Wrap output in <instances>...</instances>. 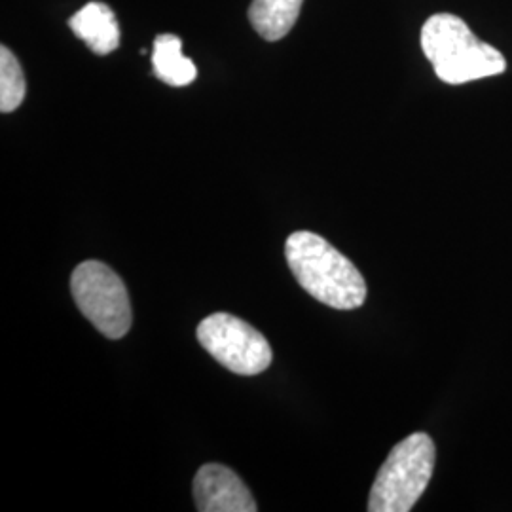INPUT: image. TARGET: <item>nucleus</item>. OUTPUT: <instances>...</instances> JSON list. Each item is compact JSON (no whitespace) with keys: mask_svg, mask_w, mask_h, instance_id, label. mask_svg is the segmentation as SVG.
<instances>
[{"mask_svg":"<svg viewBox=\"0 0 512 512\" xmlns=\"http://www.w3.org/2000/svg\"><path fill=\"white\" fill-rule=\"evenodd\" d=\"M304 0H253L249 21L268 42L287 37L300 16Z\"/></svg>","mask_w":512,"mask_h":512,"instance_id":"9","label":"nucleus"},{"mask_svg":"<svg viewBox=\"0 0 512 512\" xmlns=\"http://www.w3.org/2000/svg\"><path fill=\"white\" fill-rule=\"evenodd\" d=\"M435 458V442L427 433H414L401 440L378 471L370 490L368 511H412L431 482Z\"/></svg>","mask_w":512,"mask_h":512,"instance_id":"3","label":"nucleus"},{"mask_svg":"<svg viewBox=\"0 0 512 512\" xmlns=\"http://www.w3.org/2000/svg\"><path fill=\"white\" fill-rule=\"evenodd\" d=\"M202 348L239 376H256L272 365V348L264 334L230 313H213L198 327Z\"/></svg>","mask_w":512,"mask_h":512,"instance_id":"5","label":"nucleus"},{"mask_svg":"<svg viewBox=\"0 0 512 512\" xmlns=\"http://www.w3.org/2000/svg\"><path fill=\"white\" fill-rule=\"evenodd\" d=\"M194 499L202 512H256L249 488L232 469L207 463L194 478Z\"/></svg>","mask_w":512,"mask_h":512,"instance_id":"6","label":"nucleus"},{"mask_svg":"<svg viewBox=\"0 0 512 512\" xmlns=\"http://www.w3.org/2000/svg\"><path fill=\"white\" fill-rule=\"evenodd\" d=\"M74 302L95 329L120 340L131 329V302L124 281L99 260H86L71 277Z\"/></svg>","mask_w":512,"mask_h":512,"instance_id":"4","label":"nucleus"},{"mask_svg":"<svg viewBox=\"0 0 512 512\" xmlns=\"http://www.w3.org/2000/svg\"><path fill=\"white\" fill-rule=\"evenodd\" d=\"M154 74L173 88H183L196 80L198 69L192 59L184 57L183 40L175 35H158L152 52Z\"/></svg>","mask_w":512,"mask_h":512,"instance_id":"8","label":"nucleus"},{"mask_svg":"<svg viewBox=\"0 0 512 512\" xmlns=\"http://www.w3.org/2000/svg\"><path fill=\"white\" fill-rule=\"evenodd\" d=\"M421 50L442 82L459 86L505 73L507 59L495 46L475 37L454 14H435L421 29Z\"/></svg>","mask_w":512,"mask_h":512,"instance_id":"2","label":"nucleus"},{"mask_svg":"<svg viewBox=\"0 0 512 512\" xmlns=\"http://www.w3.org/2000/svg\"><path fill=\"white\" fill-rule=\"evenodd\" d=\"M285 256L298 285L334 310H355L366 300V283L355 264L313 232H294Z\"/></svg>","mask_w":512,"mask_h":512,"instance_id":"1","label":"nucleus"},{"mask_svg":"<svg viewBox=\"0 0 512 512\" xmlns=\"http://www.w3.org/2000/svg\"><path fill=\"white\" fill-rule=\"evenodd\" d=\"M69 27L93 54L109 55L120 46L118 21L105 2L86 4L69 19Z\"/></svg>","mask_w":512,"mask_h":512,"instance_id":"7","label":"nucleus"},{"mask_svg":"<svg viewBox=\"0 0 512 512\" xmlns=\"http://www.w3.org/2000/svg\"><path fill=\"white\" fill-rule=\"evenodd\" d=\"M25 76L16 55L6 46L0 48V110L14 112L25 99Z\"/></svg>","mask_w":512,"mask_h":512,"instance_id":"10","label":"nucleus"}]
</instances>
